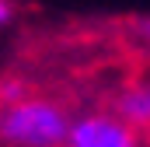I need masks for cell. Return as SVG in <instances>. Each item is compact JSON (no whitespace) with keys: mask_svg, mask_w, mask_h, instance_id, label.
<instances>
[{"mask_svg":"<svg viewBox=\"0 0 150 147\" xmlns=\"http://www.w3.org/2000/svg\"><path fill=\"white\" fill-rule=\"evenodd\" d=\"M63 147H140V137L119 116H84L70 123Z\"/></svg>","mask_w":150,"mask_h":147,"instance_id":"2","label":"cell"},{"mask_svg":"<svg viewBox=\"0 0 150 147\" xmlns=\"http://www.w3.org/2000/svg\"><path fill=\"white\" fill-rule=\"evenodd\" d=\"M67 133L70 116L45 98H21L0 112V140L11 147H63Z\"/></svg>","mask_w":150,"mask_h":147,"instance_id":"1","label":"cell"},{"mask_svg":"<svg viewBox=\"0 0 150 147\" xmlns=\"http://www.w3.org/2000/svg\"><path fill=\"white\" fill-rule=\"evenodd\" d=\"M11 14H14V11H11V0H0V25H7Z\"/></svg>","mask_w":150,"mask_h":147,"instance_id":"4","label":"cell"},{"mask_svg":"<svg viewBox=\"0 0 150 147\" xmlns=\"http://www.w3.org/2000/svg\"><path fill=\"white\" fill-rule=\"evenodd\" d=\"M136 32H140V39H147V42H150V18H147V21H140Z\"/></svg>","mask_w":150,"mask_h":147,"instance_id":"5","label":"cell"},{"mask_svg":"<svg viewBox=\"0 0 150 147\" xmlns=\"http://www.w3.org/2000/svg\"><path fill=\"white\" fill-rule=\"evenodd\" d=\"M119 119L129 123L133 130L136 126H150V84H136L129 91L119 95Z\"/></svg>","mask_w":150,"mask_h":147,"instance_id":"3","label":"cell"}]
</instances>
